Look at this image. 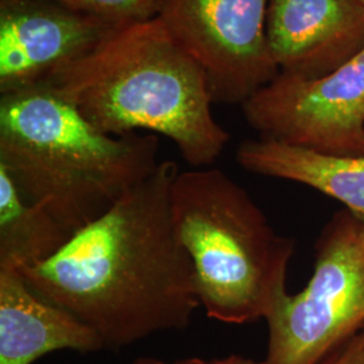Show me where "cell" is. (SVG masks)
Segmentation results:
<instances>
[{"instance_id":"17","label":"cell","mask_w":364,"mask_h":364,"mask_svg":"<svg viewBox=\"0 0 364 364\" xmlns=\"http://www.w3.org/2000/svg\"><path fill=\"white\" fill-rule=\"evenodd\" d=\"M363 329H364V328H363Z\"/></svg>"},{"instance_id":"5","label":"cell","mask_w":364,"mask_h":364,"mask_svg":"<svg viewBox=\"0 0 364 364\" xmlns=\"http://www.w3.org/2000/svg\"><path fill=\"white\" fill-rule=\"evenodd\" d=\"M264 364H321L364 328V223L336 215L317 245L312 278L266 318Z\"/></svg>"},{"instance_id":"6","label":"cell","mask_w":364,"mask_h":364,"mask_svg":"<svg viewBox=\"0 0 364 364\" xmlns=\"http://www.w3.org/2000/svg\"><path fill=\"white\" fill-rule=\"evenodd\" d=\"M240 107L262 139L364 156V50L326 77L279 72Z\"/></svg>"},{"instance_id":"7","label":"cell","mask_w":364,"mask_h":364,"mask_svg":"<svg viewBox=\"0 0 364 364\" xmlns=\"http://www.w3.org/2000/svg\"><path fill=\"white\" fill-rule=\"evenodd\" d=\"M270 0H165L158 18L204 68L213 103L243 105L279 75L266 36Z\"/></svg>"},{"instance_id":"2","label":"cell","mask_w":364,"mask_h":364,"mask_svg":"<svg viewBox=\"0 0 364 364\" xmlns=\"http://www.w3.org/2000/svg\"><path fill=\"white\" fill-rule=\"evenodd\" d=\"M159 146L156 134H105L46 81L0 95V166L70 234L147 180Z\"/></svg>"},{"instance_id":"1","label":"cell","mask_w":364,"mask_h":364,"mask_svg":"<svg viewBox=\"0 0 364 364\" xmlns=\"http://www.w3.org/2000/svg\"><path fill=\"white\" fill-rule=\"evenodd\" d=\"M174 161L77 231L52 259L21 270L43 299L119 350L191 326L201 306L195 266L171 215Z\"/></svg>"},{"instance_id":"14","label":"cell","mask_w":364,"mask_h":364,"mask_svg":"<svg viewBox=\"0 0 364 364\" xmlns=\"http://www.w3.org/2000/svg\"><path fill=\"white\" fill-rule=\"evenodd\" d=\"M321 364H364V329L350 338Z\"/></svg>"},{"instance_id":"10","label":"cell","mask_w":364,"mask_h":364,"mask_svg":"<svg viewBox=\"0 0 364 364\" xmlns=\"http://www.w3.org/2000/svg\"><path fill=\"white\" fill-rule=\"evenodd\" d=\"M105 348L91 326L43 299L21 270H0V364H33L50 352Z\"/></svg>"},{"instance_id":"11","label":"cell","mask_w":364,"mask_h":364,"mask_svg":"<svg viewBox=\"0 0 364 364\" xmlns=\"http://www.w3.org/2000/svg\"><path fill=\"white\" fill-rule=\"evenodd\" d=\"M250 173L297 182L340 201L364 223V156L314 151L269 139H248L236 151Z\"/></svg>"},{"instance_id":"3","label":"cell","mask_w":364,"mask_h":364,"mask_svg":"<svg viewBox=\"0 0 364 364\" xmlns=\"http://www.w3.org/2000/svg\"><path fill=\"white\" fill-rule=\"evenodd\" d=\"M46 82L105 134H161L195 168L215 164L230 142L204 68L158 16L117 30Z\"/></svg>"},{"instance_id":"4","label":"cell","mask_w":364,"mask_h":364,"mask_svg":"<svg viewBox=\"0 0 364 364\" xmlns=\"http://www.w3.org/2000/svg\"><path fill=\"white\" fill-rule=\"evenodd\" d=\"M171 215L209 318L266 320L287 294L293 240L277 234L247 191L219 169L178 173Z\"/></svg>"},{"instance_id":"9","label":"cell","mask_w":364,"mask_h":364,"mask_svg":"<svg viewBox=\"0 0 364 364\" xmlns=\"http://www.w3.org/2000/svg\"><path fill=\"white\" fill-rule=\"evenodd\" d=\"M266 36L281 73L326 77L364 50L358 0H270Z\"/></svg>"},{"instance_id":"12","label":"cell","mask_w":364,"mask_h":364,"mask_svg":"<svg viewBox=\"0 0 364 364\" xmlns=\"http://www.w3.org/2000/svg\"><path fill=\"white\" fill-rule=\"evenodd\" d=\"M73 234L41 205L23 198L0 166V270H25L52 259Z\"/></svg>"},{"instance_id":"13","label":"cell","mask_w":364,"mask_h":364,"mask_svg":"<svg viewBox=\"0 0 364 364\" xmlns=\"http://www.w3.org/2000/svg\"><path fill=\"white\" fill-rule=\"evenodd\" d=\"M73 11L123 27L147 22L156 18L165 0H50Z\"/></svg>"},{"instance_id":"15","label":"cell","mask_w":364,"mask_h":364,"mask_svg":"<svg viewBox=\"0 0 364 364\" xmlns=\"http://www.w3.org/2000/svg\"><path fill=\"white\" fill-rule=\"evenodd\" d=\"M132 364H264L263 360H254L251 358H246L242 355H228L225 358H216V359H201V358H191L183 359L174 363H166L156 358H139Z\"/></svg>"},{"instance_id":"8","label":"cell","mask_w":364,"mask_h":364,"mask_svg":"<svg viewBox=\"0 0 364 364\" xmlns=\"http://www.w3.org/2000/svg\"><path fill=\"white\" fill-rule=\"evenodd\" d=\"M117 30L50 0H0V95L48 81Z\"/></svg>"},{"instance_id":"16","label":"cell","mask_w":364,"mask_h":364,"mask_svg":"<svg viewBox=\"0 0 364 364\" xmlns=\"http://www.w3.org/2000/svg\"><path fill=\"white\" fill-rule=\"evenodd\" d=\"M358 1H359V3H360V4H363V6H364V0H358Z\"/></svg>"}]
</instances>
